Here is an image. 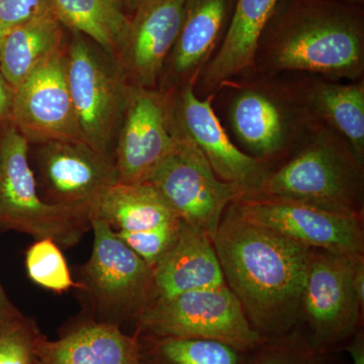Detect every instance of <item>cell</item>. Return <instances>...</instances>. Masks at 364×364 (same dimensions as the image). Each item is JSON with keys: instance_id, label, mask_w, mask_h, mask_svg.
<instances>
[{"instance_id": "1", "label": "cell", "mask_w": 364, "mask_h": 364, "mask_svg": "<svg viewBox=\"0 0 364 364\" xmlns=\"http://www.w3.org/2000/svg\"><path fill=\"white\" fill-rule=\"evenodd\" d=\"M227 287L262 338L301 324L310 249L242 217L234 203L213 237Z\"/></svg>"}, {"instance_id": "2", "label": "cell", "mask_w": 364, "mask_h": 364, "mask_svg": "<svg viewBox=\"0 0 364 364\" xmlns=\"http://www.w3.org/2000/svg\"><path fill=\"white\" fill-rule=\"evenodd\" d=\"M255 69L268 76L294 71L359 80L363 13L338 0H279L261 35Z\"/></svg>"}, {"instance_id": "3", "label": "cell", "mask_w": 364, "mask_h": 364, "mask_svg": "<svg viewBox=\"0 0 364 364\" xmlns=\"http://www.w3.org/2000/svg\"><path fill=\"white\" fill-rule=\"evenodd\" d=\"M294 151L253 198L363 217V164L342 136L315 119Z\"/></svg>"}, {"instance_id": "4", "label": "cell", "mask_w": 364, "mask_h": 364, "mask_svg": "<svg viewBox=\"0 0 364 364\" xmlns=\"http://www.w3.org/2000/svg\"><path fill=\"white\" fill-rule=\"evenodd\" d=\"M30 147L11 119L0 124V232L18 231L72 247L90 229V220L42 200L28 158Z\"/></svg>"}, {"instance_id": "5", "label": "cell", "mask_w": 364, "mask_h": 364, "mask_svg": "<svg viewBox=\"0 0 364 364\" xmlns=\"http://www.w3.org/2000/svg\"><path fill=\"white\" fill-rule=\"evenodd\" d=\"M228 85L235 88L228 112L233 135L246 154L267 165L296 149L315 121L294 85L268 75Z\"/></svg>"}, {"instance_id": "6", "label": "cell", "mask_w": 364, "mask_h": 364, "mask_svg": "<svg viewBox=\"0 0 364 364\" xmlns=\"http://www.w3.org/2000/svg\"><path fill=\"white\" fill-rule=\"evenodd\" d=\"M67 79L83 140L114 158L131 85L114 57L92 41L71 33Z\"/></svg>"}, {"instance_id": "7", "label": "cell", "mask_w": 364, "mask_h": 364, "mask_svg": "<svg viewBox=\"0 0 364 364\" xmlns=\"http://www.w3.org/2000/svg\"><path fill=\"white\" fill-rule=\"evenodd\" d=\"M140 334L217 340L252 351L262 337L227 284L157 299L136 320Z\"/></svg>"}, {"instance_id": "8", "label": "cell", "mask_w": 364, "mask_h": 364, "mask_svg": "<svg viewBox=\"0 0 364 364\" xmlns=\"http://www.w3.org/2000/svg\"><path fill=\"white\" fill-rule=\"evenodd\" d=\"M176 130L173 149L146 182L157 189L182 221L213 239L227 208L245 198L246 193L215 176L202 151L177 122Z\"/></svg>"}, {"instance_id": "9", "label": "cell", "mask_w": 364, "mask_h": 364, "mask_svg": "<svg viewBox=\"0 0 364 364\" xmlns=\"http://www.w3.org/2000/svg\"><path fill=\"white\" fill-rule=\"evenodd\" d=\"M95 235L90 259L81 272V284L100 312L109 323L133 318L157 299L153 268L145 262L102 220L93 219Z\"/></svg>"}, {"instance_id": "10", "label": "cell", "mask_w": 364, "mask_h": 364, "mask_svg": "<svg viewBox=\"0 0 364 364\" xmlns=\"http://www.w3.org/2000/svg\"><path fill=\"white\" fill-rule=\"evenodd\" d=\"M354 257L320 249L309 253L301 324L306 323L313 343L329 353L361 328L364 301L353 284Z\"/></svg>"}, {"instance_id": "11", "label": "cell", "mask_w": 364, "mask_h": 364, "mask_svg": "<svg viewBox=\"0 0 364 364\" xmlns=\"http://www.w3.org/2000/svg\"><path fill=\"white\" fill-rule=\"evenodd\" d=\"M35 146L38 191L50 205L95 219L107 191L117 183L114 158L82 141H53Z\"/></svg>"}, {"instance_id": "12", "label": "cell", "mask_w": 364, "mask_h": 364, "mask_svg": "<svg viewBox=\"0 0 364 364\" xmlns=\"http://www.w3.org/2000/svg\"><path fill=\"white\" fill-rule=\"evenodd\" d=\"M174 90L131 85L114 151L117 182L144 183L173 149L177 138Z\"/></svg>"}, {"instance_id": "13", "label": "cell", "mask_w": 364, "mask_h": 364, "mask_svg": "<svg viewBox=\"0 0 364 364\" xmlns=\"http://www.w3.org/2000/svg\"><path fill=\"white\" fill-rule=\"evenodd\" d=\"M67 44L14 90L11 121L30 146L82 141L67 79Z\"/></svg>"}, {"instance_id": "14", "label": "cell", "mask_w": 364, "mask_h": 364, "mask_svg": "<svg viewBox=\"0 0 364 364\" xmlns=\"http://www.w3.org/2000/svg\"><path fill=\"white\" fill-rule=\"evenodd\" d=\"M234 207L249 221L306 247L345 256L364 255L363 220L360 215L338 214L267 198H242L234 203Z\"/></svg>"}, {"instance_id": "15", "label": "cell", "mask_w": 364, "mask_h": 364, "mask_svg": "<svg viewBox=\"0 0 364 364\" xmlns=\"http://www.w3.org/2000/svg\"><path fill=\"white\" fill-rule=\"evenodd\" d=\"M215 97H198L193 85L177 90V124L202 151L215 176L243 189L245 198H256L272 169L232 142L213 107Z\"/></svg>"}, {"instance_id": "16", "label": "cell", "mask_w": 364, "mask_h": 364, "mask_svg": "<svg viewBox=\"0 0 364 364\" xmlns=\"http://www.w3.org/2000/svg\"><path fill=\"white\" fill-rule=\"evenodd\" d=\"M186 0H136L117 62L131 85L155 88L172 51Z\"/></svg>"}, {"instance_id": "17", "label": "cell", "mask_w": 364, "mask_h": 364, "mask_svg": "<svg viewBox=\"0 0 364 364\" xmlns=\"http://www.w3.org/2000/svg\"><path fill=\"white\" fill-rule=\"evenodd\" d=\"M235 0H186L183 18L158 88L196 87L198 79L221 44Z\"/></svg>"}, {"instance_id": "18", "label": "cell", "mask_w": 364, "mask_h": 364, "mask_svg": "<svg viewBox=\"0 0 364 364\" xmlns=\"http://www.w3.org/2000/svg\"><path fill=\"white\" fill-rule=\"evenodd\" d=\"M279 0H235L231 20L220 49L196 85L203 97L215 95L239 76L254 72L261 35Z\"/></svg>"}, {"instance_id": "19", "label": "cell", "mask_w": 364, "mask_h": 364, "mask_svg": "<svg viewBox=\"0 0 364 364\" xmlns=\"http://www.w3.org/2000/svg\"><path fill=\"white\" fill-rule=\"evenodd\" d=\"M152 268L157 299L226 284L212 237L183 221Z\"/></svg>"}, {"instance_id": "20", "label": "cell", "mask_w": 364, "mask_h": 364, "mask_svg": "<svg viewBox=\"0 0 364 364\" xmlns=\"http://www.w3.org/2000/svg\"><path fill=\"white\" fill-rule=\"evenodd\" d=\"M38 364H143L138 333L126 334L119 324L86 321L56 340L45 337Z\"/></svg>"}, {"instance_id": "21", "label": "cell", "mask_w": 364, "mask_h": 364, "mask_svg": "<svg viewBox=\"0 0 364 364\" xmlns=\"http://www.w3.org/2000/svg\"><path fill=\"white\" fill-rule=\"evenodd\" d=\"M296 88L313 119L342 136L363 164V81L342 85L329 79L314 80Z\"/></svg>"}, {"instance_id": "22", "label": "cell", "mask_w": 364, "mask_h": 364, "mask_svg": "<svg viewBox=\"0 0 364 364\" xmlns=\"http://www.w3.org/2000/svg\"><path fill=\"white\" fill-rule=\"evenodd\" d=\"M54 11L7 31L0 46V73L16 90L68 42Z\"/></svg>"}, {"instance_id": "23", "label": "cell", "mask_w": 364, "mask_h": 364, "mask_svg": "<svg viewBox=\"0 0 364 364\" xmlns=\"http://www.w3.org/2000/svg\"><path fill=\"white\" fill-rule=\"evenodd\" d=\"M95 218L116 232L147 231L181 221L157 189L148 182H117L102 198Z\"/></svg>"}, {"instance_id": "24", "label": "cell", "mask_w": 364, "mask_h": 364, "mask_svg": "<svg viewBox=\"0 0 364 364\" xmlns=\"http://www.w3.org/2000/svg\"><path fill=\"white\" fill-rule=\"evenodd\" d=\"M51 4L65 28L88 38L117 61L130 26L124 0H51Z\"/></svg>"}, {"instance_id": "25", "label": "cell", "mask_w": 364, "mask_h": 364, "mask_svg": "<svg viewBox=\"0 0 364 364\" xmlns=\"http://www.w3.org/2000/svg\"><path fill=\"white\" fill-rule=\"evenodd\" d=\"M138 335L143 364H251L252 359L253 350L217 340Z\"/></svg>"}, {"instance_id": "26", "label": "cell", "mask_w": 364, "mask_h": 364, "mask_svg": "<svg viewBox=\"0 0 364 364\" xmlns=\"http://www.w3.org/2000/svg\"><path fill=\"white\" fill-rule=\"evenodd\" d=\"M251 364H331L329 352L313 343L299 327L264 338L252 351Z\"/></svg>"}, {"instance_id": "27", "label": "cell", "mask_w": 364, "mask_h": 364, "mask_svg": "<svg viewBox=\"0 0 364 364\" xmlns=\"http://www.w3.org/2000/svg\"><path fill=\"white\" fill-rule=\"evenodd\" d=\"M45 337L18 310L0 318V364H38Z\"/></svg>"}, {"instance_id": "28", "label": "cell", "mask_w": 364, "mask_h": 364, "mask_svg": "<svg viewBox=\"0 0 364 364\" xmlns=\"http://www.w3.org/2000/svg\"><path fill=\"white\" fill-rule=\"evenodd\" d=\"M26 267L28 277L38 286L54 293H63L79 287L73 282L65 257L58 244L51 239H41L28 249Z\"/></svg>"}, {"instance_id": "29", "label": "cell", "mask_w": 364, "mask_h": 364, "mask_svg": "<svg viewBox=\"0 0 364 364\" xmlns=\"http://www.w3.org/2000/svg\"><path fill=\"white\" fill-rule=\"evenodd\" d=\"M181 221L163 225L147 231L116 233L132 250L153 267L176 239Z\"/></svg>"}, {"instance_id": "30", "label": "cell", "mask_w": 364, "mask_h": 364, "mask_svg": "<svg viewBox=\"0 0 364 364\" xmlns=\"http://www.w3.org/2000/svg\"><path fill=\"white\" fill-rule=\"evenodd\" d=\"M51 11V0H0V25L7 32Z\"/></svg>"}, {"instance_id": "31", "label": "cell", "mask_w": 364, "mask_h": 364, "mask_svg": "<svg viewBox=\"0 0 364 364\" xmlns=\"http://www.w3.org/2000/svg\"><path fill=\"white\" fill-rule=\"evenodd\" d=\"M14 90L0 73V124L11 119Z\"/></svg>"}, {"instance_id": "32", "label": "cell", "mask_w": 364, "mask_h": 364, "mask_svg": "<svg viewBox=\"0 0 364 364\" xmlns=\"http://www.w3.org/2000/svg\"><path fill=\"white\" fill-rule=\"evenodd\" d=\"M345 350L348 352L350 364H364V332L363 328L352 335L345 343Z\"/></svg>"}, {"instance_id": "33", "label": "cell", "mask_w": 364, "mask_h": 364, "mask_svg": "<svg viewBox=\"0 0 364 364\" xmlns=\"http://www.w3.org/2000/svg\"><path fill=\"white\" fill-rule=\"evenodd\" d=\"M16 311H18V309L9 301L4 287H2L1 282H0V318L6 317L7 315H11V314L16 312Z\"/></svg>"}, {"instance_id": "34", "label": "cell", "mask_w": 364, "mask_h": 364, "mask_svg": "<svg viewBox=\"0 0 364 364\" xmlns=\"http://www.w3.org/2000/svg\"><path fill=\"white\" fill-rule=\"evenodd\" d=\"M124 2L127 7H129V9H133L134 4H136V0H124Z\"/></svg>"}, {"instance_id": "35", "label": "cell", "mask_w": 364, "mask_h": 364, "mask_svg": "<svg viewBox=\"0 0 364 364\" xmlns=\"http://www.w3.org/2000/svg\"><path fill=\"white\" fill-rule=\"evenodd\" d=\"M6 31L2 28V26L0 25V46L2 44V41H4V36H6Z\"/></svg>"}, {"instance_id": "36", "label": "cell", "mask_w": 364, "mask_h": 364, "mask_svg": "<svg viewBox=\"0 0 364 364\" xmlns=\"http://www.w3.org/2000/svg\"><path fill=\"white\" fill-rule=\"evenodd\" d=\"M338 1L346 2V4H359V2L363 1V0H338Z\"/></svg>"}]
</instances>
